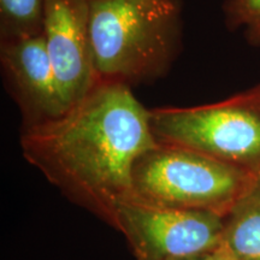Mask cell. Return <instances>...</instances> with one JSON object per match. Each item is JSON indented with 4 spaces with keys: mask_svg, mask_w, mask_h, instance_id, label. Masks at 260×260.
Instances as JSON below:
<instances>
[{
    "mask_svg": "<svg viewBox=\"0 0 260 260\" xmlns=\"http://www.w3.org/2000/svg\"><path fill=\"white\" fill-rule=\"evenodd\" d=\"M158 145L149 110L130 87L99 81L63 116L22 128V154L74 204L117 230L133 169Z\"/></svg>",
    "mask_w": 260,
    "mask_h": 260,
    "instance_id": "6da1fadb",
    "label": "cell"
},
{
    "mask_svg": "<svg viewBox=\"0 0 260 260\" xmlns=\"http://www.w3.org/2000/svg\"><path fill=\"white\" fill-rule=\"evenodd\" d=\"M90 46L99 81L133 88L167 76L182 48L180 0H90Z\"/></svg>",
    "mask_w": 260,
    "mask_h": 260,
    "instance_id": "7a4b0ae2",
    "label": "cell"
},
{
    "mask_svg": "<svg viewBox=\"0 0 260 260\" xmlns=\"http://www.w3.org/2000/svg\"><path fill=\"white\" fill-rule=\"evenodd\" d=\"M260 175L194 149L158 144L133 169V193L175 209L225 218Z\"/></svg>",
    "mask_w": 260,
    "mask_h": 260,
    "instance_id": "3957f363",
    "label": "cell"
},
{
    "mask_svg": "<svg viewBox=\"0 0 260 260\" xmlns=\"http://www.w3.org/2000/svg\"><path fill=\"white\" fill-rule=\"evenodd\" d=\"M158 144L181 146L260 175V86L222 102L149 110Z\"/></svg>",
    "mask_w": 260,
    "mask_h": 260,
    "instance_id": "277c9868",
    "label": "cell"
},
{
    "mask_svg": "<svg viewBox=\"0 0 260 260\" xmlns=\"http://www.w3.org/2000/svg\"><path fill=\"white\" fill-rule=\"evenodd\" d=\"M136 260H175L211 251L224 242V218L213 213L168 207L132 193L117 213Z\"/></svg>",
    "mask_w": 260,
    "mask_h": 260,
    "instance_id": "5b68a950",
    "label": "cell"
},
{
    "mask_svg": "<svg viewBox=\"0 0 260 260\" xmlns=\"http://www.w3.org/2000/svg\"><path fill=\"white\" fill-rule=\"evenodd\" d=\"M89 22L90 0H44L42 35L69 110L99 82Z\"/></svg>",
    "mask_w": 260,
    "mask_h": 260,
    "instance_id": "8992f818",
    "label": "cell"
},
{
    "mask_svg": "<svg viewBox=\"0 0 260 260\" xmlns=\"http://www.w3.org/2000/svg\"><path fill=\"white\" fill-rule=\"evenodd\" d=\"M0 67L5 88L21 111L22 128L53 121L69 110L42 34L0 40Z\"/></svg>",
    "mask_w": 260,
    "mask_h": 260,
    "instance_id": "52a82bcc",
    "label": "cell"
},
{
    "mask_svg": "<svg viewBox=\"0 0 260 260\" xmlns=\"http://www.w3.org/2000/svg\"><path fill=\"white\" fill-rule=\"evenodd\" d=\"M223 241L239 260L260 259V181L224 218Z\"/></svg>",
    "mask_w": 260,
    "mask_h": 260,
    "instance_id": "ba28073f",
    "label": "cell"
},
{
    "mask_svg": "<svg viewBox=\"0 0 260 260\" xmlns=\"http://www.w3.org/2000/svg\"><path fill=\"white\" fill-rule=\"evenodd\" d=\"M44 0H0V40L42 34Z\"/></svg>",
    "mask_w": 260,
    "mask_h": 260,
    "instance_id": "9c48e42d",
    "label": "cell"
},
{
    "mask_svg": "<svg viewBox=\"0 0 260 260\" xmlns=\"http://www.w3.org/2000/svg\"><path fill=\"white\" fill-rule=\"evenodd\" d=\"M224 12L228 27L242 28L247 40L260 45V0H225Z\"/></svg>",
    "mask_w": 260,
    "mask_h": 260,
    "instance_id": "30bf717a",
    "label": "cell"
},
{
    "mask_svg": "<svg viewBox=\"0 0 260 260\" xmlns=\"http://www.w3.org/2000/svg\"><path fill=\"white\" fill-rule=\"evenodd\" d=\"M175 260H239V258H237V256L233 253L232 249L223 242L222 245L211 249V251L200 253V254L184 256V258Z\"/></svg>",
    "mask_w": 260,
    "mask_h": 260,
    "instance_id": "8fae6325",
    "label": "cell"
},
{
    "mask_svg": "<svg viewBox=\"0 0 260 260\" xmlns=\"http://www.w3.org/2000/svg\"><path fill=\"white\" fill-rule=\"evenodd\" d=\"M256 260H260V259H256Z\"/></svg>",
    "mask_w": 260,
    "mask_h": 260,
    "instance_id": "7c38bea8",
    "label": "cell"
},
{
    "mask_svg": "<svg viewBox=\"0 0 260 260\" xmlns=\"http://www.w3.org/2000/svg\"><path fill=\"white\" fill-rule=\"evenodd\" d=\"M259 84H260V83H259Z\"/></svg>",
    "mask_w": 260,
    "mask_h": 260,
    "instance_id": "4fadbf2b",
    "label": "cell"
}]
</instances>
